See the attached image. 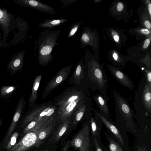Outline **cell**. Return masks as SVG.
I'll return each instance as SVG.
<instances>
[{
    "label": "cell",
    "mask_w": 151,
    "mask_h": 151,
    "mask_svg": "<svg viewBox=\"0 0 151 151\" xmlns=\"http://www.w3.org/2000/svg\"><path fill=\"white\" fill-rule=\"evenodd\" d=\"M115 109L116 123L125 131L136 132L134 112L124 97L114 90H112Z\"/></svg>",
    "instance_id": "cell-2"
},
{
    "label": "cell",
    "mask_w": 151,
    "mask_h": 151,
    "mask_svg": "<svg viewBox=\"0 0 151 151\" xmlns=\"http://www.w3.org/2000/svg\"><path fill=\"white\" fill-rule=\"evenodd\" d=\"M148 10L150 16L151 14V4L150 3L148 4Z\"/></svg>",
    "instance_id": "cell-39"
},
{
    "label": "cell",
    "mask_w": 151,
    "mask_h": 151,
    "mask_svg": "<svg viewBox=\"0 0 151 151\" xmlns=\"http://www.w3.org/2000/svg\"><path fill=\"white\" fill-rule=\"evenodd\" d=\"M140 31L142 33L145 35H148L150 34L149 31L147 29H141Z\"/></svg>",
    "instance_id": "cell-35"
},
{
    "label": "cell",
    "mask_w": 151,
    "mask_h": 151,
    "mask_svg": "<svg viewBox=\"0 0 151 151\" xmlns=\"http://www.w3.org/2000/svg\"><path fill=\"white\" fill-rule=\"evenodd\" d=\"M137 151H147L145 148L144 146H138L137 147Z\"/></svg>",
    "instance_id": "cell-36"
},
{
    "label": "cell",
    "mask_w": 151,
    "mask_h": 151,
    "mask_svg": "<svg viewBox=\"0 0 151 151\" xmlns=\"http://www.w3.org/2000/svg\"><path fill=\"white\" fill-rule=\"evenodd\" d=\"M71 145L79 151H94L89 117L86 119L82 128L71 141Z\"/></svg>",
    "instance_id": "cell-7"
},
{
    "label": "cell",
    "mask_w": 151,
    "mask_h": 151,
    "mask_svg": "<svg viewBox=\"0 0 151 151\" xmlns=\"http://www.w3.org/2000/svg\"><path fill=\"white\" fill-rule=\"evenodd\" d=\"M91 96L97 105L99 111L107 117H109L110 111L107 104L109 98L107 94L97 93Z\"/></svg>",
    "instance_id": "cell-18"
},
{
    "label": "cell",
    "mask_w": 151,
    "mask_h": 151,
    "mask_svg": "<svg viewBox=\"0 0 151 151\" xmlns=\"http://www.w3.org/2000/svg\"><path fill=\"white\" fill-rule=\"evenodd\" d=\"M15 1L19 5L35 9L43 13L51 14H54L56 13L54 8L39 1L16 0Z\"/></svg>",
    "instance_id": "cell-13"
},
{
    "label": "cell",
    "mask_w": 151,
    "mask_h": 151,
    "mask_svg": "<svg viewBox=\"0 0 151 151\" xmlns=\"http://www.w3.org/2000/svg\"><path fill=\"white\" fill-rule=\"evenodd\" d=\"M58 116V110L53 102L50 101L46 103L31 108L25 116L22 123L24 127L33 120L39 122Z\"/></svg>",
    "instance_id": "cell-6"
},
{
    "label": "cell",
    "mask_w": 151,
    "mask_h": 151,
    "mask_svg": "<svg viewBox=\"0 0 151 151\" xmlns=\"http://www.w3.org/2000/svg\"><path fill=\"white\" fill-rule=\"evenodd\" d=\"M42 76L40 74L36 76L33 83L30 96L29 99V105L30 108H32L35 106V102L37 98V92Z\"/></svg>",
    "instance_id": "cell-21"
},
{
    "label": "cell",
    "mask_w": 151,
    "mask_h": 151,
    "mask_svg": "<svg viewBox=\"0 0 151 151\" xmlns=\"http://www.w3.org/2000/svg\"><path fill=\"white\" fill-rule=\"evenodd\" d=\"M144 24L145 27L148 29H150L151 27V23L148 20H146L144 22Z\"/></svg>",
    "instance_id": "cell-34"
},
{
    "label": "cell",
    "mask_w": 151,
    "mask_h": 151,
    "mask_svg": "<svg viewBox=\"0 0 151 151\" xmlns=\"http://www.w3.org/2000/svg\"><path fill=\"white\" fill-rule=\"evenodd\" d=\"M117 9L119 12L122 11L124 8V6L123 4L121 2L118 3L117 5Z\"/></svg>",
    "instance_id": "cell-33"
},
{
    "label": "cell",
    "mask_w": 151,
    "mask_h": 151,
    "mask_svg": "<svg viewBox=\"0 0 151 151\" xmlns=\"http://www.w3.org/2000/svg\"><path fill=\"white\" fill-rule=\"evenodd\" d=\"M39 123L37 121L35 120L29 122L24 128L23 132L24 133L26 134L29 132H31Z\"/></svg>",
    "instance_id": "cell-29"
},
{
    "label": "cell",
    "mask_w": 151,
    "mask_h": 151,
    "mask_svg": "<svg viewBox=\"0 0 151 151\" xmlns=\"http://www.w3.org/2000/svg\"><path fill=\"white\" fill-rule=\"evenodd\" d=\"M85 68L83 59L82 58L77 64L69 81V84L81 86V81L83 79L86 75Z\"/></svg>",
    "instance_id": "cell-17"
},
{
    "label": "cell",
    "mask_w": 151,
    "mask_h": 151,
    "mask_svg": "<svg viewBox=\"0 0 151 151\" xmlns=\"http://www.w3.org/2000/svg\"><path fill=\"white\" fill-rule=\"evenodd\" d=\"M89 123L92 137L100 135L103 125L100 119L95 115L93 116L91 114L89 117Z\"/></svg>",
    "instance_id": "cell-19"
},
{
    "label": "cell",
    "mask_w": 151,
    "mask_h": 151,
    "mask_svg": "<svg viewBox=\"0 0 151 151\" xmlns=\"http://www.w3.org/2000/svg\"><path fill=\"white\" fill-rule=\"evenodd\" d=\"M68 21V19L66 18L57 19H47L40 23L38 27L43 29L51 30L55 27L61 26Z\"/></svg>",
    "instance_id": "cell-20"
},
{
    "label": "cell",
    "mask_w": 151,
    "mask_h": 151,
    "mask_svg": "<svg viewBox=\"0 0 151 151\" xmlns=\"http://www.w3.org/2000/svg\"><path fill=\"white\" fill-rule=\"evenodd\" d=\"M16 88L15 86H3L0 88V96L4 98L9 97Z\"/></svg>",
    "instance_id": "cell-25"
},
{
    "label": "cell",
    "mask_w": 151,
    "mask_h": 151,
    "mask_svg": "<svg viewBox=\"0 0 151 151\" xmlns=\"http://www.w3.org/2000/svg\"><path fill=\"white\" fill-rule=\"evenodd\" d=\"M94 151H108L102 143L100 135L92 137Z\"/></svg>",
    "instance_id": "cell-26"
},
{
    "label": "cell",
    "mask_w": 151,
    "mask_h": 151,
    "mask_svg": "<svg viewBox=\"0 0 151 151\" xmlns=\"http://www.w3.org/2000/svg\"><path fill=\"white\" fill-rule=\"evenodd\" d=\"M145 76L146 79L149 85H151V70L149 68H144Z\"/></svg>",
    "instance_id": "cell-30"
},
{
    "label": "cell",
    "mask_w": 151,
    "mask_h": 151,
    "mask_svg": "<svg viewBox=\"0 0 151 151\" xmlns=\"http://www.w3.org/2000/svg\"><path fill=\"white\" fill-rule=\"evenodd\" d=\"M58 120V118L41 131L37 136V139L35 146L38 147L41 144L42 140L47 137L50 133L55 123Z\"/></svg>",
    "instance_id": "cell-23"
},
{
    "label": "cell",
    "mask_w": 151,
    "mask_h": 151,
    "mask_svg": "<svg viewBox=\"0 0 151 151\" xmlns=\"http://www.w3.org/2000/svg\"><path fill=\"white\" fill-rule=\"evenodd\" d=\"M150 42V40L149 39L147 38L145 39L144 43L143 45V47L144 49H146L148 46Z\"/></svg>",
    "instance_id": "cell-32"
},
{
    "label": "cell",
    "mask_w": 151,
    "mask_h": 151,
    "mask_svg": "<svg viewBox=\"0 0 151 151\" xmlns=\"http://www.w3.org/2000/svg\"><path fill=\"white\" fill-rule=\"evenodd\" d=\"M25 51H22L17 53L12 58L7 66V71H10V74L13 75L23 68L24 58Z\"/></svg>",
    "instance_id": "cell-16"
},
{
    "label": "cell",
    "mask_w": 151,
    "mask_h": 151,
    "mask_svg": "<svg viewBox=\"0 0 151 151\" xmlns=\"http://www.w3.org/2000/svg\"><path fill=\"white\" fill-rule=\"evenodd\" d=\"M107 141L108 151H124L122 146L114 137L110 133L104 132Z\"/></svg>",
    "instance_id": "cell-22"
},
{
    "label": "cell",
    "mask_w": 151,
    "mask_h": 151,
    "mask_svg": "<svg viewBox=\"0 0 151 151\" xmlns=\"http://www.w3.org/2000/svg\"><path fill=\"white\" fill-rule=\"evenodd\" d=\"M3 122L2 119L0 117V126L2 124Z\"/></svg>",
    "instance_id": "cell-40"
},
{
    "label": "cell",
    "mask_w": 151,
    "mask_h": 151,
    "mask_svg": "<svg viewBox=\"0 0 151 151\" xmlns=\"http://www.w3.org/2000/svg\"><path fill=\"white\" fill-rule=\"evenodd\" d=\"M109 69L115 79L122 85L131 91L134 87L132 81L120 69L112 66H109Z\"/></svg>",
    "instance_id": "cell-15"
},
{
    "label": "cell",
    "mask_w": 151,
    "mask_h": 151,
    "mask_svg": "<svg viewBox=\"0 0 151 151\" xmlns=\"http://www.w3.org/2000/svg\"><path fill=\"white\" fill-rule=\"evenodd\" d=\"M94 115L98 117L118 142L123 147H125L128 143V138L125 130L118 126L113 120L107 117L93 108H92Z\"/></svg>",
    "instance_id": "cell-8"
},
{
    "label": "cell",
    "mask_w": 151,
    "mask_h": 151,
    "mask_svg": "<svg viewBox=\"0 0 151 151\" xmlns=\"http://www.w3.org/2000/svg\"><path fill=\"white\" fill-rule=\"evenodd\" d=\"M113 38L115 42H118L119 40V36L117 35H114L113 37Z\"/></svg>",
    "instance_id": "cell-38"
},
{
    "label": "cell",
    "mask_w": 151,
    "mask_h": 151,
    "mask_svg": "<svg viewBox=\"0 0 151 151\" xmlns=\"http://www.w3.org/2000/svg\"><path fill=\"white\" fill-rule=\"evenodd\" d=\"M81 25V22H77L73 24L67 35V37L70 38L76 33Z\"/></svg>",
    "instance_id": "cell-28"
},
{
    "label": "cell",
    "mask_w": 151,
    "mask_h": 151,
    "mask_svg": "<svg viewBox=\"0 0 151 151\" xmlns=\"http://www.w3.org/2000/svg\"><path fill=\"white\" fill-rule=\"evenodd\" d=\"M0 28H1V26H0Z\"/></svg>",
    "instance_id": "cell-42"
},
{
    "label": "cell",
    "mask_w": 151,
    "mask_h": 151,
    "mask_svg": "<svg viewBox=\"0 0 151 151\" xmlns=\"http://www.w3.org/2000/svg\"><path fill=\"white\" fill-rule=\"evenodd\" d=\"M14 17L5 9L0 7V26L3 33V40L6 42L14 23Z\"/></svg>",
    "instance_id": "cell-11"
},
{
    "label": "cell",
    "mask_w": 151,
    "mask_h": 151,
    "mask_svg": "<svg viewBox=\"0 0 151 151\" xmlns=\"http://www.w3.org/2000/svg\"><path fill=\"white\" fill-rule=\"evenodd\" d=\"M133 105L137 114L151 118V85L148 83L145 76L139 83Z\"/></svg>",
    "instance_id": "cell-5"
},
{
    "label": "cell",
    "mask_w": 151,
    "mask_h": 151,
    "mask_svg": "<svg viewBox=\"0 0 151 151\" xmlns=\"http://www.w3.org/2000/svg\"><path fill=\"white\" fill-rule=\"evenodd\" d=\"M60 32V29H46L41 33L37 43L39 65L46 66L53 60L52 53L54 47L58 45L57 41Z\"/></svg>",
    "instance_id": "cell-3"
},
{
    "label": "cell",
    "mask_w": 151,
    "mask_h": 151,
    "mask_svg": "<svg viewBox=\"0 0 151 151\" xmlns=\"http://www.w3.org/2000/svg\"><path fill=\"white\" fill-rule=\"evenodd\" d=\"M85 75L88 84L92 91H99L102 94H107V78L102 66L97 63H86Z\"/></svg>",
    "instance_id": "cell-4"
},
{
    "label": "cell",
    "mask_w": 151,
    "mask_h": 151,
    "mask_svg": "<svg viewBox=\"0 0 151 151\" xmlns=\"http://www.w3.org/2000/svg\"><path fill=\"white\" fill-rule=\"evenodd\" d=\"M60 1L64 6H67L72 4L77 0H60Z\"/></svg>",
    "instance_id": "cell-31"
},
{
    "label": "cell",
    "mask_w": 151,
    "mask_h": 151,
    "mask_svg": "<svg viewBox=\"0 0 151 151\" xmlns=\"http://www.w3.org/2000/svg\"><path fill=\"white\" fill-rule=\"evenodd\" d=\"M85 91L81 86L75 85L66 89L55 99L53 102L58 109L59 121L71 117L86 98Z\"/></svg>",
    "instance_id": "cell-1"
},
{
    "label": "cell",
    "mask_w": 151,
    "mask_h": 151,
    "mask_svg": "<svg viewBox=\"0 0 151 151\" xmlns=\"http://www.w3.org/2000/svg\"><path fill=\"white\" fill-rule=\"evenodd\" d=\"M113 57L114 60L115 62H118V56L117 54L116 53H114L113 55Z\"/></svg>",
    "instance_id": "cell-37"
},
{
    "label": "cell",
    "mask_w": 151,
    "mask_h": 151,
    "mask_svg": "<svg viewBox=\"0 0 151 151\" xmlns=\"http://www.w3.org/2000/svg\"><path fill=\"white\" fill-rule=\"evenodd\" d=\"M60 121L61 122V123L55 136L54 141L55 142L59 140L65 133L69 126L71 124V118H66Z\"/></svg>",
    "instance_id": "cell-24"
},
{
    "label": "cell",
    "mask_w": 151,
    "mask_h": 151,
    "mask_svg": "<svg viewBox=\"0 0 151 151\" xmlns=\"http://www.w3.org/2000/svg\"><path fill=\"white\" fill-rule=\"evenodd\" d=\"M26 104V102L23 96L22 97L17 104L12 120L4 139L5 142H7L12 134L15 126L22 114Z\"/></svg>",
    "instance_id": "cell-14"
},
{
    "label": "cell",
    "mask_w": 151,
    "mask_h": 151,
    "mask_svg": "<svg viewBox=\"0 0 151 151\" xmlns=\"http://www.w3.org/2000/svg\"><path fill=\"white\" fill-rule=\"evenodd\" d=\"M37 138L35 133L29 132L12 148L6 151H27L32 146H35Z\"/></svg>",
    "instance_id": "cell-12"
},
{
    "label": "cell",
    "mask_w": 151,
    "mask_h": 151,
    "mask_svg": "<svg viewBox=\"0 0 151 151\" xmlns=\"http://www.w3.org/2000/svg\"><path fill=\"white\" fill-rule=\"evenodd\" d=\"M49 151V150H41V151Z\"/></svg>",
    "instance_id": "cell-41"
},
{
    "label": "cell",
    "mask_w": 151,
    "mask_h": 151,
    "mask_svg": "<svg viewBox=\"0 0 151 151\" xmlns=\"http://www.w3.org/2000/svg\"><path fill=\"white\" fill-rule=\"evenodd\" d=\"M91 101L86 97L85 101L76 111L71 117V124L72 126L77 124L84 117H89L92 114Z\"/></svg>",
    "instance_id": "cell-10"
},
{
    "label": "cell",
    "mask_w": 151,
    "mask_h": 151,
    "mask_svg": "<svg viewBox=\"0 0 151 151\" xmlns=\"http://www.w3.org/2000/svg\"><path fill=\"white\" fill-rule=\"evenodd\" d=\"M18 136L19 134L17 132H15L12 134L5 146L6 151L9 150L16 145Z\"/></svg>",
    "instance_id": "cell-27"
},
{
    "label": "cell",
    "mask_w": 151,
    "mask_h": 151,
    "mask_svg": "<svg viewBox=\"0 0 151 151\" xmlns=\"http://www.w3.org/2000/svg\"><path fill=\"white\" fill-rule=\"evenodd\" d=\"M72 66L73 65H71L63 67L48 82L42 95V100L59 85L67 79Z\"/></svg>",
    "instance_id": "cell-9"
}]
</instances>
